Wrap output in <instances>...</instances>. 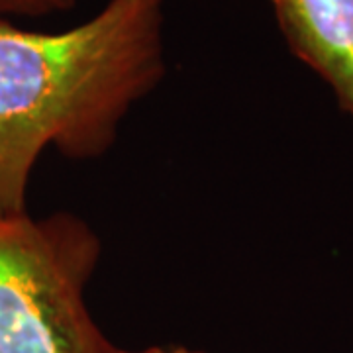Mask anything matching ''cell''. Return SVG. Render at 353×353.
<instances>
[{
    "instance_id": "cell-5",
    "label": "cell",
    "mask_w": 353,
    "mask_h": 353,
    "mask_svg": "<svg viewBox=\"0 0 353 353\" xmlns=\"http://www.w3.org/2000/svg\"><path fill=\"white\" fill-rule=\"evenodd\" d=\"M120 353H206L202 350H192L187 345H150V347H143V350H120Z\"/></svg>"
},
{
    "instance_id": "cell-2",
    "label": "cell",
    "mask_w": 353,
    "mask_h": 353,
    "mask_svg": "<svg viewBox=\"0 0 353 353\" xmlns=\"http://www.w3.org/2000/svg\"><path fill=\"white\" fill-rule=\"evenodd\" d=\"M101 255L79 216L0 212V353H120L87 304Z\"/></svg>"
},
{
    "instance_id": "cell-1",
    "label": "cell",
    "mask_w": 353,
    "mask_h": 353,
    "mask_svg": "<svg viewBox=\"0 0 353 353\" xmlns=\"http://www.w3.org/2000/svg\"><path fill=\"white\" fill-rule=\"evenodd\" d=\"M167 0H108L88 22L32 32L0 16V212H26L32 171L55 148L99 159L165 75Z\"/></svg>"
},
{
    "instance_id": "cell-4",
    "label": "cell",
    "mask_w": 353,
    "mask_h": 353,
    "mask_svg": "<svg viewBox=\"0 0 353 353\" xmlns=\"http://www.w3.org/2000/svg\"><path fill=\"white\" fill-rule=\"evenodd\" d=\"M77 0H0V16L39 18L75 8Z\"/></svg>"
},
{
    "instance_id": "cell-3",
    "label": "cell",
    "mask_w": 353,
    "mask_h": 353,
    "mask_svg": "<svg viewBox=\"0 0 353 353\" xmlns=\"http://www.w3.org/2000/svg\"><path fill=\"white\" fill-rule=\"evenodd\" d=\"M289 51L353 120V0H271Z\"/></svg>"
}]
</instances>
